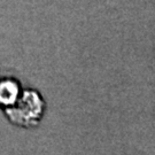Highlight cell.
Segmentation results:
<instances>
[{"instance_id":"1","label":"cell","mask_w":155,"mask_h":155,"mask_svg":"<svg viewBox=\"0 0 155 155\" xmlns=\"http://www.w3.org/2000/svg\"><path fill=\"white\" fill-rule=\"evenodd\" d=\"M46 110V102L38 91L28 89L22 91L16 104L5 109L8 121L17 127H37Z\"/></svg>"},{"instance_id":"2","label":"cell","mask_w":155,"mask_h":155,"mask_svg":"<svg viewBox=\"0 0 155 155\" xmlns=\"http://www.w3.org/2000/svg\"><path fill=\"white\" fill-rule=\"evenodd\" d=\"M22 93L20 83L12 77L0 78V107L11 108L16 104Z\"/></svg>"}]
</instances>
